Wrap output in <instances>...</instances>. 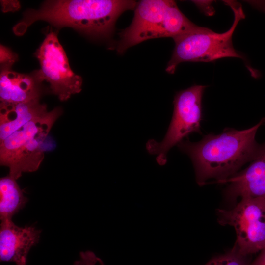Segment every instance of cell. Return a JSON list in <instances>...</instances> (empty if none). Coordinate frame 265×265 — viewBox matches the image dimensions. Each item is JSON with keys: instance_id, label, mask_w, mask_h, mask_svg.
Returning a JSON list of instances; mask_svg holds the SVG:
<instances>
[{"instance_id": "4fadbf2b", "label": "cell", "mask_w": 265, "mask_h": 265, "mask_svg": "<svg viewBox=\"0 0 265 265\" xmlns=\"http://www.w3.org/2000/svg\"><path fill=\"white\" fill-rule=\"evenodd\" d=\"M246 257L234 247L231 251L211 259L204 265H250Z\"/></svg>"}, {"instance_id": "9a60e30c", "label": "cell", "mask_w": 265, "mask_h": 265, "mask_svg": "<svg viewBox=\"0 0 265 265\" xmlns=\"http://www.w3.org/2000/svg\"><path fill=\"white\" fill-rule=\"evenodd\" d=\"M99 258L92 251H86L80 253V259L76 261L75 265H95Z\"/></svg>"}, {"instance_id": "d6986e66", "label": "cell", "mask_w": 265, "mask_h": 265, "mask_svg": "<svg viewBox=\"0 0 265 265\" xmlns=\"http://www.w3.org/2000/svg\"><path fill=\"white\" fill-rule=\"evenodd\" d=\"M98 262L100 263V265H104V263L100 258H99Z\"/></svg>"}, {"instance_id": "ac0fdd59", "label": "cell", "mask_w": 265, "mask_h": 265, "mask_svg": "<svg viewBox=\"0 0 265 265\" xmlns=\"http://www.w3.org/2000/svg\"><path fill=\"white\" fill-rule=\"evenodd\" d=\"M250 265H265V248L261 251L259 256L250 263Z\"/></svg>"}, {"instance_id": "30bf717a", "label": "cell", "mask_w": 265, "mask_h": 265, "mask_svg": "<svg viewBox=\"0 0 265 265\" xmlns=\"http://www.w3.org/2000/svg\"><path fill=\"white\" fill-rule=\"evenodd\" d=\"M216 183L229 184L226 193L231 198L265 200V149L243 171Z\"/></svg>"}, {"instance_id": "8992f818", "label": "cell", "mask_w": 265, "mask_h": 265, "mask_svg": "<svg viewBox=\"0 0 265 265\" xmlns=\"http://www.w3.org/2000/svg\"><path fill=\"white\" fill-rule=\"evenodd\" d=\"M207 87L194 85L176 93L172 117L163 139L160 142L150 139L146 144L148 153L157 156L159 164H165L169 151L189 134L193 132L202 134V99Z\"/></svg>"}, {"instance_id": "2e32d148", "label": "cell", "mask_w": 265, "mask_h": 265, "mask_svg": "<svg viewBox=\"0 0 265 265\" xmlns=\"http://www.w3.org/2000/svg\"><path fill=\"white\" fill-rule=\"evenodd\" d=\"M205 14L212 16L214 14L215 10L212 7L211 0H193L192 1Z\"/></svg>"}, {"instance_id": "7c38bea8", "label": "cell", "mask_w": 265, "mask_h": 265, "mask_svg": "<svg viewBox=\"0 0 265 265\" xmlns=\"http://www.w3.org/2000/svg\"><path fill=\"white\" fill-rule=\"evenodd\" d=\"M0 218L11 220L28 201L16 180L8 175L0 179Z\"/></svg>"}, {"instance_id": "52a82bcc", "label": "cell", "mask_w": 265, "mask_h": 265, "mask_svg": "<svg viewBox=\"0 0 265 265\" xmlns=\"http://www.w3.org/2000/svg\"><path fill=\"white\" fill-rule=\"evenodd\" d=\"M35 55L40 68L32 76L38 83L48 82L52 93L61 101L67 100L81 91L82 78L71 70L65 52L54 32L46 35Z\"/></svg>"}, {"instance_id": "8fae6325", "label": "cell", "mask_w": 265, "mask_h": 265, "mask_svg": "<svg viewBox=\"0 0 265 265\" xmlns=\"http://www.w3.org/2000/svg\"><path fill=\"white\" fill-rule=\"evenodd\" d=\"M33 76L1 69L0 105L17 104L39 98L40 91Z\"/></svg>"}, {"instance_id": "e0dca14e", "label": "cell", "mask_w": 265, "mask_h": 265, "mask_svg": "<svg viewBox=\"0 0 265 265\" xmlns=\"http://www.w3.org/2000/svg\"><path fill=\"white\" fill-rule=\"evenodd\" d=\"M2 10L4 12L14 11L20 7L19 1H2Z\"/></svg>"}, {"instance_id": "7a4b0ae2", "label": "cell", "mask_w": 265, "mask_h": 265, "mask_svg": "<svg viewBox=\"0 0 265 265\" xmlns=\"http://www.w3.org/2000/svg\"><path fill=\"white\" fill-rule=\"evenodd\" d=\"M265 123V117L247 129L239 131L227 128L219 134L209 133L196 142L183 140L177 146L190 158L199 185H204L210 179L223 180L262 154L265 145L258 143L255 136Z\"/></svg>"}, {"instance_id": "9c48e42d", "label": "cell", "mask_w": 265, "mask_h": 265, "mask_svg": "<svg viewBox=\"0 0 265 265\" xmlns=\"http://www.w3.org/2000/svg\"><path fill=\"white\" fill-rule=\"evenodd\" d=\"M40 230L32 226L21 227L12 220L1 221L0 229V260L26 265L31 248L39 241Z\"/></svg>"}, {"instance_id": "3957f363", "label": "cell", "mask_w": 265, "mask_h": 265, "mask_svg": "<svg viewBox=\"0 0 265 265\" xmlns=\"http://www.w3.org/2000/svg\"><path fill=\"white\" fill-rule=\"evenodd\" d=\"M136 5L124 0H46L38 9L26 10L13 30L23 35L32 24L42 20L56 28L70 27L93 37L107 38L119 16Z\"/></svg>"}, {"instance_id": "5bb4252c", "label": "cell", "mask_w": 265, "mask_h": 265, "mask_svg": "<svg viewBox=\"0 0 265 265\" xmlns=\"http://www.w3.org/2000/svg\"><path fill=\"white\" fill-rule=\"evenodd\" d=\"M1 69H11L12 65L18 59L17 55L7 47L0 45Z\"/></svg>"}, {"instance_id": "6da1fadb", "label": "cell", "mask_w": 265, "mask_h": 265, "mask_svg": "<svg viewBox=\"0 0 265 265\" xmlns=\"http://www.w3.org/2000/svg\"><path fill=\"white\" fill-rule=\"evenodd\" d=\"M62 113L60 107L48 111L39 98L0 105V163L8 167L9 175L17 180L38 169L44 141Z\"/></svg>"}, {"instance_id": "ba28073f", "label": "cell", "mask_w": 265, "mask_h": 265, "mask_svg": "<svg viewBox=\"0 0 265 265\" xmlns=\"http://www.w3.org/2000/svg\"><path fill=\"white\" fill-rule=\"evenodd\" d=\"M218 215L220 224L234 227L239 253L247 256L265 248V200L243 198L230 210H218Z\"/></svg>"}, {"instance_id": "277c9868", "label": "cell", "mask_w": 265, "mask_h": 265, "mask_svg": "<svg viewBox=\"0 0 265 265\" xmlns=\"http://www.w3.org/2000/svg\"><path fill=\"white\" fill-rule=\"evenodd\" d=\"M178 8L173 0H143L136 6L131 25L120 33L116 50L128 48L150 39L176 37L200 29Z\"/></svg>"}, {"instance_id": "5b68a950", "label": "cell", "mask_w": 265, "mask_h": 265, "mask_svg": "<svg viewBox=\"0 0 265 265\" xmlns=\"http://www.w3.org/2000/svg\"><path fill=\"white\" fill-rule=\"evenodd\" d=\"M224 2L234 13L231 27L218 33L201 27L174 38L175 47L165 69L168 73L174 74L178 65L185 62H212L225 57L243 59L233 47L232 36L238 23L245 15L239 3L232 0Z\"/></svg>"}]
</instances>
